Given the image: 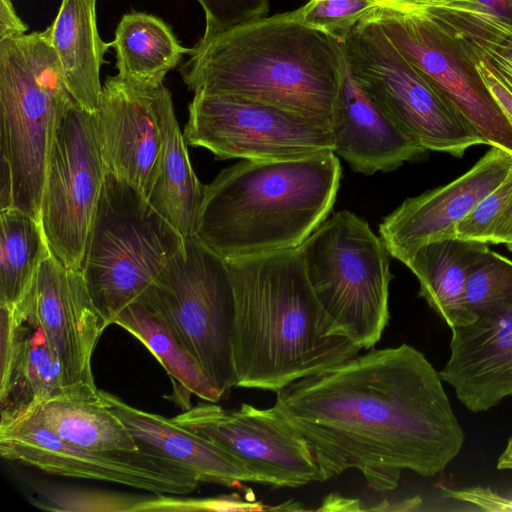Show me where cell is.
Instances as JSON below:
<instances>
[{"instance_id": "6da1fadb", "label": "cell", "mask_w": 512, "mask_h": 512, "mask_svg": "<svg viewBox=\"0 0 512 512\" xmlns=\"http://www.w3.org/2000/svg\"><path fill=\"white\" fill-rule=\"evenodd\" d=\"M276 395L322 482L356 469L375 491H392L403 470L442 472L464 443L439 372L408 344L358 354Z\"/></svg>"}, {"instance_id": "7a4b0ae2", "label": "cell", "mask_w": 512, "mask_h": 512, "mask_svg": "<svg viewBox=\"0 0 512 512\" xmlns=\"http://www.w3.org/2000/svg\"><path fill=\"white\" fill-rule=\"evenodd\" d=\"M225 260L234 387L277 392L359 354L316 298L297 248Z\"/></svg>"}, {"instance_id": "3957f363", "label": "cell", "mask_w": 512, "mask_h": 512, "mask_svg": "<svg viewBox=\"0 0 512 512\" xmlns=\"http://www.w3.org/2000/svg\"><path fill=\"white\" fill-rule=\"evenodd\" d=\"M344 70L342 44L302 25L293 11L202 35L179 68L194 94L234 96L330 126Z\"/></svg>"}, {"instance_id": "277c9868", "label": "cell", "mask_w": 512, "mask_h": 512, "mask_svg": "<svg viewBox=\"0 0 512 512\" xmlns=\"http://www.w3.org/2000/svg\"><path fill=\"white\" fill-rule=\"evenodd\" d=\"M341 171L333 152L242 160L204 186L194 237L224 259L297 248L327 219Z\"/></svg>"}, {"instance_id": "5b68a950", "label": "cell", "mask_w": 512, "mask_h": 512, "mask_svg": "<svg viewBox=\"0 0 512 512\" xmlns=\"http://www.w3.org/2000/svg\"><path fill=\"white\" fill-rule=\"evenodd\" d=\"M75 105L48 28L0 41V210L40 221L55 136Z\"/></svg>"}, {"instance_id": "8992f818", "label": "cell", "mask_w": 512, "mask_h": 512, "mask_svg": "<svg viewBox=\"0 0 512 512\" xmlns=\"http://www.w3.org/2000/svg\"><path fill=\"white\" fill-rule=\"evenodd\" d=\"M185 237L129 184L107 173L81 271L108 326L183 249Z\"/></svg>"}, {"instance_id": "52a82bcc", "label": "cell", "mask_w": 512, "mask_h": 512, "mask_svg": "<svg viewBox=\"0 0 512 512\" xmlns=\"http://www.w3.org/2000/svg\"><path fill=\"white\" fill-rule=\"evenodd\" d=\"M328 316L358 347L373 349L389 321L390 253L352 212L326 219L297 247Z\"/></svg>"}, {"instance_id": "ba28073f", "label": "cell", "mask_w": 512, "mask_h": 512, "mask_svg": "<svg viewBox=\"0 0 512 512\" xmlns=\"http://www.w3.org/2000/svg\"><path fill=\"white\" fill-rule=\"evenodd\" d=\"M349 71L375 104L426 151L461 157L481 136L391 43L373 13L342 43Z\"/></svg>"}, {"instance_id": "9c48e42d", "label": "cell", "mask_w": 512, "mask_h": 512, "mask_svg": "<svg viewBox=\"0 0 512 512\" xmlns=\"http://www.w3.org/2000/svg\"><path fill=\"white\" fill-rule=\"evenodd\" d=\"M156 311L225 394L234 387V293L226 260L194 236L137 299Z\"/></svg>"}, {"instance_id": "30bf717a", "label": "cell", "mask_w": 512, "mask_h": 512, "mask_svg": "<svg viewBox=\"0 0 512 512\" xmlns=\"http://www.w3.org/2000/svg\"><path fill=\"white\" fill-rule=\"evenodd\" d=\"M188 114L186 144L220 160H295L335 150L328 123L263 103L198 92Z\"/></svg>"}, {"instance_id": "8fae6325", "label": "cell", "mask_w": 512, "mask_h": 512, "mask_svg": "<svg viewBox=\"0 0 512 512\" xmlns=\"http://www.w3.org/2000/svg\"><path fill=\"white\" fill-rule=\"evenodd\" d=\"M107 170L95 113L71 107L55 136L40 206L50 252L80 270Z\"/></svg>"}, {"instance_id": "7c38bea8", "label": "cell", "mask_w": 512, "mask_h": 512, "mask_svg": "<svg viewBox=\"0 0 512 512\" xmlns=\"http://www.w3.org/2000/svg\"><path fill=\"white\" fill-rule=\"evenodd\" d=\"M0 455L51 475L113 482L153 495L182 496L199 481L186 468L136 451H93L59 438L32 409L0 418Z\"/></svg>"}, {"instance_id": "4fadbf2b", "label": "cell", "mask_w": 512, "mask_h": 512, "mask_svg": "<svg viewBox=\"0 0 512 512\" xmlns=\"http://www.w3.org/2000/svg\"><path fill=\"white\" fill-rule=\"evenodd\" d=\"M397 50L444 94L481 136L484 144L512 155V125L480 76L478 56L427 14L373 12Z\"/></svg>"}, {"instance_id": "5bb4252c", "label": "cell", "mask_w": 512, "mask_h": 512, "mask_svg": "<svg viewBox=\"0 0 512 512\" xmlns=\"http://www.w3.org/2000/svg\"><path fill=\"white\" fill-rule=\"evenodd\" d=\"M171 420L230 453L259 484L299 487L322 482L307 441L275 405L260 409L242 403L238 410H226L205 401Z\"/></svg>"}, {"instance_id": "9a60e30c", "label": "cell", "mask_w": 512, "mask_h": 512, "mask_svg": "<svg viewBox=\"0 0 512 512\" xmlns=\"http://www.w3.org/2000/svg\"><path fill=\"white\" fill-rule=\"evenodd\" d=\"M16 310L30 314L42 328L60 366L65 396L100 400L92 355L107 325L90 298L81 269H69L47 253Z\"/></svg>"}, {"instance_id": "2e32d148", "label": "cell", "mask_w": 512, "mask_h": 512, "mask_svg": "<svg viewBox=\"0 0 512 512\" xmlns=\"http://www.w3.org/2000/svg\"><path fill=\"white\" fill-rule=\"evenodd\" d=\"M165 85L145 86L119 75L106 78L95 112L107 173L147 200L157 178L162 132L159 105Z\"/></svg>"}, {"instance_id": "e0dca14e", "label": "cell", "mask_w": 512, "mask_h": 512, "mask_svg": "<svg viewBox=\"0 0 512 512\" xmlns=\"http://www.w3.org/2000/svg\"><path fill=\"white\" fill-rule=\"evenodd\" d=\"M512 172V155L491 149L452 182L406 199L379 225L390 255L453 238L457 225Z\"/></svg>"}, {"instance_id": "ac0fdd59", "label": "cell", "mask_w": 512, "mask_h": 512, "mask_svg": "<svg viewBox=\"0 0 512 512\" xmlns=\"http://www.w3.org/2000/svg\"><path fill=\"white\" fill-rule=\"evenodd\" d=\"M450 357L439 372L470 411L512 395V303L451 329Z\"/></svg>"}, {"instance_id": "d6986e66", "label": "cell", "mask_w": 512, "mask_h": 512, "mask_svg": "<svg viewBox=\"0 0 512 512\" xmlns=\"http://www.w3.org/2000/svg\"><path fill=\"white\" fill-rule=\"evenodd\" d=\"M331 129L335 155L344 159L355 172L364 175L395 170L426 152L359 86L346 59Z\"/></svg>"}, {"instance_id": "ffe728a7", "label": "cell", "mask_w": 512, "mask_h": 512, "mask_svg": "<svg viewBox=\"0 0 512 512\" xmlns=\"http://www.w3.org/2000/svg\"><path fill=\"white\" fill-rule=\"evenodd\" d=\"M99 396L126 425L139 449L186 468L199 482L232 488L258 483L255 475L230 453L171 419L135 408L103 390H99Z\"/></svg>"}, {"instance_id": "44dd1931", "label": "cell", "mask_w": 512, "mask_h": 512, "mask_svg": "<svg viewBox=\"0 0 512 512\" xmlns=\"http://www.w3.org/2000/svg\"><path fill=\"white\" fill-rule=\"evenodd\" d=\"M0 331L1 417L65 396L60 366L35 319L0 307Z\"/></svg>"}, {"instance_id": "7402d4cb", "label": "cell", "mask_w": 512, "mask_h": 512, "mask_svg": "<svg viewBox=\"0 0 512 512\" xmlns=\"http://www.w3.org/2000/svg\"><path fill=\"white\" fill-rule=\"evenodd\" d=\"M488 243L458 237L429 242L397 254L420 284L419 295L452 329L474 318L464 305L467 279L489 253Z\"/></svg>"}, {"instance_id": "603a6c76", "label": "cell", "mask_w": 512, "mask_h": 512, "mask_svg": "<svg viewBox=\"0 0 512 512\" xmlns=\"http://www.w3.org/2000/svg\"><path fill=\"white\" fill-rule=\"evenodd\" d=\"M96 5L97 0H62L47 27L71 96L76 105L91 113L99 104L100 70L111 48L99 34Z\"/></svg>"}, {"instance_id": "cb8c5ba5", "label": "cell", "mask_w": 512, "mask_h": 512, "mask_svg": "<svg viewBox=\"0 0 512 512\" xmlns=\"http://www.w3.org/2000/svg\"><path fill=\"white\" fill-rule=\"evenodd\" d=\"M162 152L150 205L184 237L194 236L204 186L192 168L176 119L171 92L165 87L159 105Z\"/></svg>"}, {"instance_id": "d4e9b609", "label": "cell", "mask_w": 512, "mask_h": 512, "mask_svg": "<svg viewBox=\"0 0 512 512\" xmlns=\"http://www.w3.org/2000/svg\"><path fill=\"white\" fill-rule=\"evenodd\" d=\"M114 324L131 333L156 357L170 376L173 396L179 394L175 400L184 410L192 407L185 394L213 403L224 395L169 324L141 301L126 306Z\"/></svg>"}, {"instance_id": "484cf974", "label": "cell", "mask_w": 512, "mask_h": 512, "mask_svg": "<svg viewBox=\"0 0 512 512\" xmlns=\"http://www.w3.org/2000/svg\"><path fill=\"white\" fill-rule=\"evenodd\" d=\"M110 43L115 51L117 75L145 86L163 84L168 72L190 51L163 19L139 11L122 16Z\"/></svg>"}, {"instance_id": "4316f807", "label": "cell", "mask_w": 512, "mask_h": 512, "mask_svg": "<svg viewBox=\"0 0 512 512\" xmlns=\"http://www.w3.org/2000/svg\"><path fill=\"white\" fill-rule=\"evenodd\" d=\"M29 409L59 438L93 451H136L138 446L122 420L102 401L66 396L43 401Z\"/></svg>"}, {"instance_id": "83f0119b", "label": "cell", "mask_w": 512, "mask_h": 512, "mask_svg": "<svg viewBox=\"0 0 512 512\" xmlns=\"http://www.w3.org/2000/svg\"><path fill=\"white\" fill-rule=\"evenodd\" d=\"M0 307L15 311L28 295L50 252L39 220L16 209L0 210Z\"/></svg>"}, {"instance_id": "f1b7e54d", "label": "cell", "mask_w": 512, "mask_h": 512, "mask_svg": "<svg viewBox=\"0 0 512 512\" xmlns=\"http://www.w3.org/2000/svg\"><path fill=\"white\" fill-rule=\"evenodd\" d=\"M427 14L464 41L480 58L512 80V25L481 2Z\"/></svg>"}, {"instance_id": "f546056e", "label": "cell", "mask_w": 512, "mask_h": 512, "mask_svg": "<svg viewBox=\"0 0 512 512\" xmlns=\"http://www.w3.org/2000/svg\"><path fill=\"white\" fill-rule=\"evenodd\" d=\"M512 303V260L492 250L471 271L464 305L474 319Z\"/></svg>"}, {"instance_id": "4dcf8cb0", "label": "cell", "mask_w": 512, "mask_h": 512, "mask_svg": "<svg viewBox=\"0 0 512 512\" xmlns=\"http://www.w3.org/2000/svg\"><path fill=\"white\" fill-rule=\"evenodd\" d=\"M379 7L378 0H308L293 14L302 25L342 44Z\"/></svg>"}, {"instance_id": "1f68e13d", "label": "cell", "mask_w": 512, "mask_h": 512, "mask_svg": "<svg viewBox=\"0 0 512 512\" xmlns=\"http://www.w3.org/2000/svg\"><path fill=\"white\" fill-rule=\"evenodd\" d=\"M511 215L512 172L457 225L455 236L489 244Z\"/></svg>"}, {"instance_id": "d6a6232c", "label": "cell", "mask_w": 512, "mask_h": 512, "mask_svg": "<svg viewBox=\"0 0 512 512\" xmlns=\"http://www.w3.org/2000/svg\"><path fill=\"white\" fill-rule=\"evenodd\" d=\"M38 496L34 503L41 508L49 510H78L80 505H100L101 510L108 511L105 505L110 507V510L117 511L116 505L120 511H143L146 510L152 497H132L119 494H108L105 492L89 491V490H73L59 488L51 485H39L37 488Z\"/></svg>"}, {"instance_id": "836d02e7", "label": "cell", "mask_w": 512, "mask_h": 512, "mask_svg": "<svg viewBox=\"0 0 512 512\" xmlns=\"http://www.w3.org/2000/svg\"><path fill=\"white\" fill-rule=\"evenodd\" d=\"M205 14V30L208 36L242 22L266 16L269 0H197Z\"/></svg>"}, {"instance_id": "e575fe53", "label": "cell", "mask_w": 512, "mask_h": 512, "mask_svg": "<svg viewBox=\"0 0 512 512\" xmlns=\"http://www.w3.org/2000/svg\"><path fill=\"white\" fill-rule=\"evenodd\" d=\"M476 68L489 92L512 125V80L479 57Z\"/></svg>"}, {"instance_id": "d590c367", "label": "cell", "mask_w": 512, "mask_h": 512, "mask_svg": "<svg viewBox=\"0 0 512 512\" xmlns=\"http://www.w3.org/2000/svg\"><path fill=\"white\" fill-rule=\"evenodd\" d=\"M380 8L402 14H423L432 10L467 8L480 0H378Z\"/></svg>"}, {"instance_id": "8d00e7d4", "label": "cell", "mask_w": 512, "mask_h": 512, "mask_svg": "<svg viewBox=\"0 0 512 512\" xmlns=\"http://www.w3.org/2000/svg\"><path fill=\"white\" fill-rule=\"evenodd\" d=\"M28 25L18 16L12 0H0V41L26 34Z\"/></svg>"}, {"instance_id": "74e56055", "label": "cell", "mask_w": 512, "mask_h": 512, "mask_svg": "<svg viewBox=\"0 0 512 512\" xmlns=\"http://www.w3.org/2000/svg\"><path fill=\"white\" fill-rule=\"evenodd\" d=\"M356 499L344 498L337 495H329L325 498L322 506L318 510H334V511H358L364 510Z\"/></svg>"}, {"instance_id": "f35d334b", "label": "cell", "mask_w": 512, "mask_h": 512, "mask_svg": "<svg viewBox=\"0 0 512 512\" xmlns=\"http://www.w3.org/2000/svg\"><path fill=\"white\" fill-rule=\"evenodd\" d=\"M491 12L512 25V0H480Z\"/></svg>"}, {"instance_id": "ab89813d", "label": "cell", "mask_w": 512, "mask_h": 512, "mask_svg": "<svg viewBox=\"0 0 512 512\" xmlns=\"http://www.w3.org/2000/svg\"><path fill=\"white\" fill-rule=\"evenodd\" d=\"M484 509L488 511H512V500L503 498L490 489L484 496Z\"/></svg>"}, {"instance_id": "60d3db41", "label": "cell", "mask_w": 512, "mask_h": 512, "mask_svg": "<svg viewBox=\"0 0 512 512\" xmlns=\"http://www.w3.org/2000/svg\"><path fill=\"white\" fill-rule=\"evenodd\" d=\"M512 243V215L508 220L494 233L489 241V244H504Z\"/></svg>"}, {"instance_id": "b9f144b4", "label": "cell", "mask_w": 512, "mask_h": 512, "mask_svg": "<svg viewBox=\"0 0 512 512\" xmlns=\"http://www.w3.org/2000/svg\"><path fill=\"white\" fill-rule=\"evenodd\" d=\"M498 469H512V436L509 438L504 452L500 455L497 463Z\"/></svg>"}, {"instance_id": "7bdbcfd3", "label": "cell", "mask_w": 512, "mask_h": 512, "mask_svg": "<svg viewBox=\"0 0 512 512\" xmlns=\"http://www.w3.org/2000/svg\"><path fill=\"white\" fill-rule=\"evenodd\" d=\"M506 246H507V248H508L510 251H512V243H511V244H508V245H506Z\"/></svg>"}]
</instances>
